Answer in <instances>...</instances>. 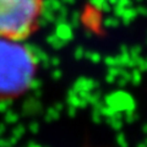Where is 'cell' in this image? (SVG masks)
<instances>
[{"label":"cell","instance_id":"7a4b0ae2","mask_svg":"<svg viewBox=\"0 0 147 147\" xmlns=\"http://www.w3.org/2000/svg\"><path fill=\"white\" fill-rule=\"evenodd\" d=\"M45 0H0V38L22 40L39 27Z\"/></svg>","mask_w":147,"mask_h":147},{"label":"cell","instance_id":"6da1fadb","mask_svg":"<svg viewBox=\"0 0 147 147\" xmlns=\"http://www.w3.org/2000/svg\"><path fill=\"white\" fill-rule=\"evenodd\" d=\"M37 71L32 52L20 40L0 38V100L13 99L30 88Z\"/></svg>","mask_w":147,"mask_h":147}]
</instances>
